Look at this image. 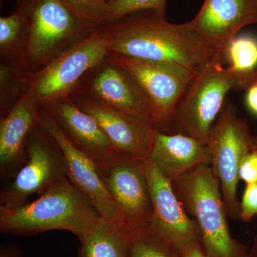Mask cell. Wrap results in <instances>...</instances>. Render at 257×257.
<instances>
[{
  "label": "cell",
  "instance_id": "1",
  "mask_svg": "<svg viewBox=\"0 0 257 257\" xmlns=\"http://www.w3.org/2000/svg\"><path fill=\"white\" fill-rule=\"evenodd\" d=\"M105 27L110 53L172 64L197 74L223 52L194 31L189 23L172 24L153 15L124 18Z\"/></svg>",
  "mask_w": 257,
  "mask_h": 257
},
{
  "label": "cell",
  "instance_id": "21",
  "mask_svg": "<svg viewBox=\"0 0 257 257\" xmlns=\"http://www.w3.org/2000/svg\"><path fill=\"white\" fill-rule=\"evenodd\" d=\"M224 62L228 67L241 73L257 71V38L250 35H236L223 50Z\"/></svg>",
  "mask_w": 257,
  "mask_h": 257
},
{
  "label": "cell",
  "instance_id": "27",
  "mask_svg": "<svg viewBox=\"0 0 257 257\" xmlns=\"http://www.w3.org/2000/svg\"><path fill=\"white\" fill-rule=\"evenodd\" d=\"M240 180L246 184L257 183V149L243 157L239 167Z\"/></svg>",
  "mask_w": 257,
  "mask_h": 257
},
{
  "label": "cell",
  "instance_id": "29",
  "mask_svg": "<svg viewBox=\"0 0 257 257\" xmlns=\"http://www.w3.org/2000/svg\"><path fill=\"white\" fill-rule=\"evenodd\" d=\"M246 105L250 112L257 116V81L246 89Z\"/></svg>",
  "mask_w": 257,
  "mask_h": 257
},
{
  "label": "cell",
  "instance_id": "30",
  "mask_svg": "<svg viewBox=\"0 0 257 257\" xmlns=\"http://www.w3.org/2000/svg\"><path fill=\"white\" fill-rule=\"evenodd\" d=\"M0 257H23L18 249L14 245H3L0 250Z\"/></svg>",
  "mask_w": 257,
  "mask_h": 257
},
{
  "label": "cell",
  "instance_id": "14",
  "mask_svg": "<svg viewBox=\"0 0 257 257\" xmlns=\"http://www.w3.org/2000/svg\"><path fill=\"white\" fill-rule=\"evenodd\" d=\"M72 100L99 123L120 155L146 161L156 126L143 118L113 109L89 96L73 94Z\"/></svg>",
  "mask_w": 257,
  "mask_h": 257
},
{
  "label": "cell",
  "instance_id": "18",
  "mask_svg": "<svg viewBox=\"0 0 257 257\" xmlns=\"http://www.w3.org/2000/svg\"><path fill=\"white\" fill-rule=\"evenodd\" d=\"M166 178L177 180L201 165H211L208 143L182 134L155 130L149 158Z\"/></svg>",
  "mask_w": 257,
  "mask_h": 257
},
{
  "label": "cell",
  "instance_id": "23",
  "mask_svg": "<svg viewBox=\"0 0 257 257\" xmlns=\"http://www.w3.org/2000/svg\"><path fill=\"white\" fill-rule=\"evenodd\" d=\"M167 0H113L109 4L106 24L115 23L143 10H152L165 18Z\"/></svg>",
  "mask_w": 257,
  "mask_h": 257
},
{
  "label": "cell",
  "instance_id": "13",
  "mask_svg": "<svg viewBox=\"0 0 257 257\" xmlns=\"http://www.w3.org/2000/svg\"><path fill=\"white\" fill-rule=\"evenodd\" d=\"M40 127L54 139L62 150L66 175L69 181L87 198L101 216L114 221L121 227L116 205L92 159L72 145L55 118L43 108Z\"/></svg>",
  "mask_w": 257,
  "mask_h": 257
},
{
  "label": "cell",
  "instance_id": "11",
  "mask_svg": "<svg viewBox=\"0 0 257 257\" xmlns=\"http://www.w3.org/2000/svg\"><path fill=\"white\" fill-rule=\"evenodd\" d=\"M73 94L89 96L116 110L143 118L155 125L150 99L133 77L108 56L86 74Z\"/></svg>",
  "mask_w": 257,
  "mask_h": 257
},
{
  "label": "cell",
  "instance_id": "32",
  "mask_svg": "<svg viewBox=\"0 0 257 257\" xmlns=\"http://www.w3.org/2000/svg\"><path fill=\"white\" fill-rule=\"evenodd\" d=\"M111 1H113V0H109V2H110V3Z\"/></svg>",
  "mask_w": 257,
  "mask_h": 257
},
{
  "label": "cell",
  "instance_id": "17",
  "mask_svg": "<svg viewBox=\"0 0 257 257\" xmlns=\"http://www.w3.org/2000/svg\"><path fill=\"white\" fill-rule=\"evenodd\" d=\"M191 28L223 52L240 30L257 23V0H204Z\"/></svg>",
  "mask_w": 257,
  "mask_h": 257
},
{
  "label": "cell",
  "instance_id": "20",
  "mask_svg": "<svg viewBox=\"0 0 257 257\" xmlns=\"http://www.w3.org/2000/svg\"><path fill=\"white\" fill-rule=\"evenodd\" d=\"M30 42L28 22L20 10L0 18L1 63L21 71ZM22 72V71H21Z\"/></svg>",
  "mask_w": 257,
  "mask_h": 257
},
{
  "label": "cell",
  "instance_id": "5",
  "mask_svg": "<svg viewBox=\"0 0 257 257\" xmlns=\"http://www.w3.org/2000/svg\"><path fill=\"white\" fill-rule=\"evenodd\" d=\"M28 22L30 42L21 71L40 70L87 38L97 24L77 18L60 0H16Z\"/></svg>",
  "mask_w": 257,
  "mask_h": 257
},
{
  "label": "cell",
  "instance_id": "22",
  "mask_svg": "<svg viewBox=\"0 0 257 257\" xmlns=\"http://www.w3.org/2000/svg\"><path fill=\"white\" fill-rule=\"evenodd\" d=\"M23 77V72L20 69L1 63V117L11 110L25 91Z\"/></svg>",
  "mask_w": 257,
  "mask_h": 257
},
{
  "label": "cell",
  "instance_id": "31",
  "mask_svg": "<svg viewBox=\"0 0 257 257\" xmlns=\"http://www.w3.org/2000/svg\"><path fill=\"white\" fill-rule=\"evenodd\" d=\"M248 257H257V236L253 239L252 247L248 252Z\"/></svg>",
  "mask_w": 257,
  "mask_h": 257
},
{
  "label": "cell",
  "instance_id": "12",
  "mask_svg": "<svg viewBox=\"0 0 257 257\" xmlns=\"http://www.w3.org/2000/svg\"><path fill=\"white\" fill-rule=\"evenodd\" d=\"M145 169L152 202L150 232L178 251L189 243L201 241L199 226L186 212L171 181L150 159L145 161Z\"/></svg>",
  "mask_w": 257,
  "mask_h": 257
},
{
  "label": "cell",
  "instance_id": "24",
  "mask_svg": "<svg viewBox=\"0 0 257 257\" xmlns=\"http://www.w3.org/2000/svg\"><path fill=\"white\" fill-rule=\"evenodd\" d=\"M128 257H180L178 251L150 231L140 235L130 243Z\"/></svg>",
  "mask_w": 257,
  "mask_h": 257
},
{
  "label": "cell",
  "instance_id": "19",
  "mask_svg": "<svg viewBox=\"0 0 257 257\" xmlns=\"http://www.w3.org/2000/svg\"><path fill=\"white\" fill-rule=\"evenodd\" d=\"M79 257H128L131 239L114 221L101 217L79 239Z\"/></svg>",
  "mask_w": 257,
  "mask_h": 257
},
{
  "label": "cell",
  "instance_id": "10",
  "mask_svg": "<svg viewBox=\"0 0 257 257\" xmlns=\"http://www.w3.org/2000/svg\"><path fill=\"white\" fill-rule=\"evenodd\" d=\"M108 58L128 72L150 99L157 130L169 133L174 113L196 74L172 64L110 53Z\"/></svg>",
  "mask_w": 257,
  "mask_h": 257
},
{
  "label": "cell",
  "instance_id": "9",
  "mask_svg": "<svg viewBox=\"0 0 257 257\" xmlns=\"http://www.w3.org/2000/svg\"><path fill=\"white\" fill-rule=\"evenodd\" d=\"M27 162L0 192V207L15 208L27 204L32 194H42L67 177L63 154L54 139L37 128L27 143Z\"/></svg>",
  "mask_w": 257,
  "mask_h": 257
},
{
  "label": "cell",
  "instance_id": "28",
  "mask_svg": "<svg viewBox=\"0 0 257 257\" xmlns=\"http://www.w3.org/2000/svg\"><path fill=\"white\" fill-rule=\"evenodd\" d=\"M179 253L180 257H208L201 241L189 243L184 246Z\"/></svg>",
  "mask_w": 257,
  "mask_h": 257
},
{
  "label": "cell",
  "instance_id": "6",
  "mask_svg": "<svg viewBox=\"0 0 257 257\" xmlns=\"http://www.w3.org/2000/svg\"><path fill=\"white\" fill-rule=\"evenodd\" d=\"M110 54L104 25L43 68L24 74L25 90L42 108L70 97L83 77Z\"/></svg>",
  "mask_w": 257,
  "mask_h": 257
},
{
  "label": "cell",
  "instance_id": "16",
  "mask_svg": "<svg viewBox=\"0 0 257 257\" xmlns=\"http://www.w3.org/2000/svg\"><path fill=\"white\" fill-rule=\"evenodd\" d=\"M43 109L55 118L72 145L92 159L98 169L110 165L119 156L99 123L70 97Z\"/></svg>",
  "mask_w": 257,
  "mask_h": 257
},
{
  "label": "cell",
  "instance_id": "8",
  "mask_svg": "<svg viewBox=\"0 0 257 257\" xmlns=\"http://www.w3.org/2000/svg\"><path fill=\"white\" fill-rule=\"evenodd\" d=\"M98 171L119 212L121 228L131 241L149 232L152 202L145 162L119 155Z\"/></svg>",
  "mask_w": 257,
  "mask_h": 257
},
{
  "label": "cell",
  "instance_id": "3",
  "mask_svg": "<svg viewBox=\"0 0 257 257\" xmlns=\"http://www.w3.org/2000/svg\"><path fill=\"white\" fill-rule=\"evenodd\" d=\"M224 64L213 61L193 77L174 113L168 134H182L207 143L228 93L246 90L256 82L257 71L241 73Z\"/></svg>",
  "mask_w": 257,
  "mask_h": 257
},
{
  "label": "cell",
  "instance_id": "2",
  "mask_svg": "<svg viewBox=\"0 0 257 257\" xmlns=\"http://www.w3.org/2000/svg\"><path fill=\"white\" fill-rule=\"evenodd\" d=\"M101 217L87 198L64 177L34 202L15 208L0 207V230L22 236L65 230L79 239Z\"/></svg>",
  "mask_w": 257,
  "mask_h": 257
},
{
  "label": "cell",
  "instance_id": "26",
  "mask_svg": "<svg viewBox=\"0 0 257 257\" xmlns=\"http://www.w3.org/2000/svg\"><path fill=\"white\" fill-rule=\"evenodd\" d=\"M257 218V183L246 184L240 202L239 219L249 222Z\"/></svg>",
  "mask_w": 257,
  "mask_h": 257
},
{
  "label": "cell",
  "instance_id": "4",
  "mask_svg": "<svg viewBox=\"0 0 257 257\" xmlns=\"http://www.w3.org/2000/svg\"><path fill=\"white\" fill-rule=\"evenodd\" d=\"M172 182L189 216L196 221L208 257H248L246 248L231 236L220 182L211 165H201Z\"/></svg>",
  "mask_w": 257,
  "mask_h": 257
},
{
  "label": "cell",
  "instance_id": "25",
  "mask_svg": "<svg viewBox=\"0 0 257 257\" xmlns=\"http://www.w3.org/2000/svg\"><path fill=\"white\" fill-rule=\"evenodd\" d=\"M77 18L97 25H105L109 13V0H60Z\"/></svg>",
  "mask_w": 257,
  "mask_h": 257
},
{
  "label": "cell",
  "instance_id": "15",
  "mask_svg": "<svg viewBox=\"0 0 257 257\" xmlns=\"http://www.w3.org/2000/svg\"><path fill=\"white\" fill-rule=\"evenodd\" d=\"M42 107L27 91L0 120V174L4 180L14 178L27 162V143L40 127Z\"/></svg>",
  "mask_w": 257,
  "mask_h": 257
},
{
  "label": "cell",
  "instance_id": "7",
  "mask_svg": "<svg viewBox=\"0 0 257 257\" xmlns=\"http://www.w3.org/2000/svg\"><path fill=\"white\" fill-rule=\"evenodd\" d=\"M207 143L211 167L220 182L226 215L239 219V167L243 157L257 149V136L251 133L247 120L238 115L237 108L228 98L211 127Z\"/></svg>",
  "mask_w": 257,
  "mask_h": 257
}]
</instances>
